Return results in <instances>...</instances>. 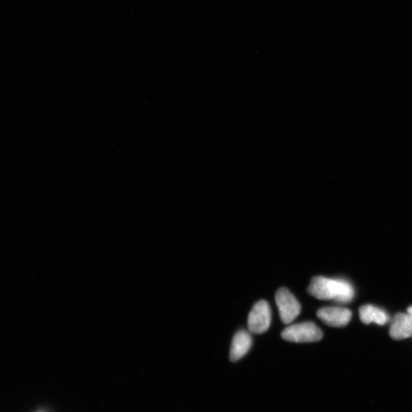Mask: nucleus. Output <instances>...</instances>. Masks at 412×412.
Segmentation results:
<instances>
[{"label":"nucleus","instance_id":"nucleus-1","mask_svg":"<svg viewBox=\"0 0 412 412\" xmlns=\"http://www.w3.org/2000/svg\"><path fill=\"white\" fill-rule=\"evenodd\" d=\"M307 291L310 296L318 299L334 300L340 303H350L355 294L350 283L324 277H313Z\"/></svg>","mask_w":412,"mask_h":412},{"label":"nucleus","instance_id":"nucleus-2","mask_svg":"<svg viewBox=\"0 0 412 412\" xmlns=\"http://www.w3.org/2000/svg\"><path fill=\"white\" fill-rule=\"evenodd\" d=\"M281 336L283 340L295 343H308L323 339V333L315 323H303L286 327Z\"/></svg>","mask_w":412,"mask_h":412},{"label":"nucleus","instance_id":"nucleus-3","mask_svg":"<svg viewBox=\"0 0 412 412\" xmlns=\"http://www.w3.org/2000/svg\"><path fill=\"white\" fill-rule=\"evenodd\" d=\"M276 303L284 324H290L301 312V305L286 288L279 289L277 292Z\"/></svg>","mask_w":412,"mask_h":412},{"label":"nucleus","instance_id":"nucleus-4","mask_svg":"<svg viewBox=\"0 0 412 412\" xmlns=\"http://www.w3.org/2000/svg\"><path fill=\"white\" fill-rule=\"evenodd\" d=\"M271 323V310L268 302L261 300L257 303L251 310L248 325L250 332L253 334H263L266 332Z\"/></svg>","mask_w":412,"mask_h":412},{"label":"nucleus","instance_id":"nucleus-5","mask_svg":"<svg viewBox=\"0 0 412 412\" xmlns=\"http://www.w3.org/2000/svg\"><path fill=\"white\" fill-rule=\"evenodd\" d=\"M318 318L331 327H345L350 323L352 312L343 307H325L317 312Z\"/></svg>","mask_w":412,"mask_h":412},{"label":"nucleus","instance_id":"nucleus-6","mask_svg":"<svg viewBox=\"0 0 412 412\" xmlns=\"http://www.w3.org/2000/svg\"><path fill=\"white\" fill-rule=\"evenodd\" d=\"M389 334L395 340L412 337V316L409 313L396 314L391 323Z\"/></svg>","mask_w":412,"mask_h":412},{"label":"nucleus","instance_id":"nucleus-7","mask_svg":"<svg viewBox=\"0 0 412 412\" xmlns=\"http://www.w3.org/2000/svg\"><path fill=\"white\" fill-rule=\"evenodd\" d=\"M252 345V338L246 331H239L232 340L230 351V360L232 362L239 360L250 350Z\"/></svg>","mask_w":412,"mask_h":412},{"label":"nucleus","instance_id":"nucleus-8","mask_svg":"<svg viewBox=\"0 0 412 412\" xmlns=\"http://www.w3.org/2000/svg\"><path fill=\"white\" fill-rule=\"evenodd\" d=\"M359 313L362 323L366 325L373 323L379 325H384L388 323L389 319L385 312L372 305L360 307Z\"/></svg>","mask_w":412,"mask_h":412},{"label":"nucleus","instance_id":"nucleus-9","mask_svg":"<svg viewBox=\"0 0 412 412\" xmlns=\"http://www.w3.org/2000/svg\"><path fill=\"white\" fill-rule=\"evenodd\" d=\"M408 313L412 316V306L409 307V308L408 309Z\"/></svg>","mask_w":412,"mask_h":412}]
</instances>
